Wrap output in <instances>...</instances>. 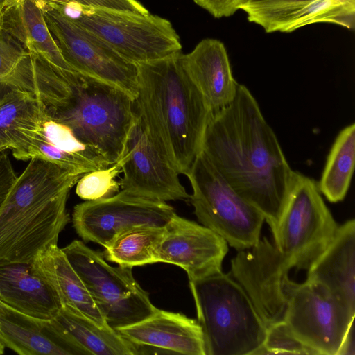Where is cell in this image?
Returning a JSON list of instances; mask_svg holds the SVG:
<instances>
[{
	"label": "cell",
	"instance_id": "obj_1",
	"mask_svg": "<svg viewBox=\"0 0 355 355\" xmlns=\"http://www.w3.org/2000/svg\"><path fill=\"white\" fill-rule=\"evenodd\" d=\"M201 151L232 188L263 214L273 234L295 171L244 85H239L231 103L213 113Z\"/></svg>",
	"mask_w": 355,
	"mask_h": 355
},
{
	"label": "cell",
	"instance_id": "obj_23",
	"mask_svg": "<svg viewBox=\"0 0 355 355\" xmlns=\"http://www.w3.org/2000/svg\"><path fill=\"white\" fill-rule=\"evenodd\" d=\"M1 31L29 52L40 53L60 68L73 71L54 41L38 0H12L3 11Z\"/></svg>",
	"mask_w": 355,
	"mask_h": 355
},
{
	"label": "cell",
	"instance_id": "obj_33",
	"mask_svg": "<svg viewBox=\"0 0 355 355\" xmlns=\"http://www.w3.org/2000/svg\"><path fill=\"white\" fill-rule=\"evenodd\" d=\"M354 321L348 327L336 355H354Z\"/></svg>",
	"mask_w": 355,
	"mask_h": 355
},
{
	"label": "cell",
	"instance_id": "obj_31",
	"mask_svg": "<svg viewBox=\"0 0 355 355\" xmlns=\"http://www.w3.org/2000/svg\"><path fill=\"white\" fill-rule=\"evenodd\" d=\"M245 0H193L215 18L227 17L239 9Z\"/></svg>",
	"mask_w": 355,
	"mask_h": 355
},
{
	"label": "cell",
	"instance_id": "obj_36",
	"mask_svg": "<svg viewBox=\"0 0 355 355\" xmlns=\"http://www.w3.org/2000/svg\"><path fill=\"white\" fill-rule=\"evenodd\" d=\"M4 349H5L4 345H3L1 343V341H0V354H3V352H4Z\"/></svg>",
	"mask_w": 355,
	"mask_h": 355
},
{
	"label": "cell",
	"instance_id": "obj_16",
	"mask_svg": "<svg viewBox=\"0 0 355 355\" xmlns=\"http://www.w3.org/2000/svg\"><path fill=\"white\" fill-rule=\"evenodd\" d=\"M239 9L266 33H291L318 23L355 26V0H245Z\"/></svg>",
	"mask_w": 355,
	"mask_h": 355
},
{
	"label": "cell",
	"instance_id": "obj_28",
	"mask_svg": "<svg viewBox=\"0 0 355 355\" xmlns=\"http://www.w3.org/2000/svg\"><path fill=\"white\" fill-rule=\"evenodd\" d=\"M123 159L105 168L89 171L81 176L76 187V194L83 200H97L110 197L120 190L116 178L122 173Z\"/></svg>",
	"mask_w": 355,
	"mask_h": 355
},
{
	"label": "cell",
	"instance_id": "obj_4",
	"mask_svg": "<svg viewBox=\"0 0 355 355\" xmlns=\"http://www.w3.org/2000/svg\"><path fill=\"white\" fill-rule=\"evenodd\" d=\"M82 175L30 159L0 209V261L31 263L40 250L57 244L69 220L70 190Z\"/></svg>",
	"mask_w": 355,
	"mask_h": 355
},
{
	"label": "cell",
	"instance_id": "obj_11",
	"mask_svg": "<svg viewBox=\"0 0 355 355\" xmlns=\"http://www.w3.org/2000/svg\"><path fill=\"white\" fill-rule=\"evenodd\" d=\"M283 320L291 331L318 355H336L354 312L322 284L306 279L281 283Z\"/></svg>",
	"mask_w": 355,
	"mask_h": 355
},
{
	"label": "cell",
	"instance_id": "obj_30",
	"mask_svg": "<svg viewBox=\"0 0 355 355\" xmlns=\"http://www.w3.org/2000/svg\"><path fill=\"white\" fill-rule=\"evenodd\" d=\"M28 51L11 36L0 31V85L8 86Z\"/></svg>",
	"mask_w": 355,
	"mask_h": 355
},
{
	"label": "cell",
	"instance_id": "obj_13",
	"mask_svg": "<svg viewBox=\"0 0 355 355\" xmlns=\"http://www.w3.org/2000/svg\"><path fill=\"white\" fill-rule=\"evenodd\" d=\"M175 213L165 201L121 189L110 197L76 205L72 222L84 241L106 248L117 235L130 229L166 226Z\"/></svg>",
	"mask_w": 355,
	"mask_h": 355
},
{
	"label": "cell",
	"instance_id": "obj_22",
	"mask_svg": "<svg viewBox=\"0 0 355 355\" xmlns=\"http://www.w3.org/2000/svg\"><path fill=\"white\" fill-rule=\"evenodd\" d=\"M0 300L31 317L49 320L62 304L33 271L31 263L0 261Z\"/></svg>",
	"mask_w": 355,
	"mask_h": 355
},
{
	"label": "cell",
	"instance_id": "obj_32",
	"mask_svg": "<svg viewBox=\"0 0 355 355\" xmlns=\"http://www.w3.org/2000/svg\"><path fill=\"white\" fill-rule=\"evenodd\" d=\"M6 150L0 152V209L17 178Z\"/></svg>",
	"mask_w": 355,
	"mask_h": 355
},
{
	"label": "cell",
	"instance_id": "obj_17",
	"mask_svg": "<svg viewBox=\"0 0 355 355\" xmlns=\"http://www.w3.org/2000/svg\"><path fill=\"white\" fill-rule=\"evenodd\" d=\"M116 331L137 347L184 355H205L200 324L180 313L157 308L149 317Z\"/></svg>",
	"mask_w": 355,
	"mask_h": 355
},
{
	"label": "cell",
	"instance_id": "obj_25",
	"mask_svg": "<svg viewBox=\"0 0 355 355\" xmlns=\"http://www.w3.org/2000/svg\"><path fill=\"white\" fill-rule=\"evenodd\" d=\"M355 162V124L342 129L329 150L318 188L330 202L342 201L348 191Z\"/></svg>",
	"mask_w": 355,
	"mask_h": 355
},
{
	"label": "cell",
	"instance_id": "obj_20",
	"mask_svg": "<svg viewBox=\"0 0 355 355\" xmlns=\"http://www.w3.org/2000/svg\"><path fill=\"white\" fill-rule=\"evenodd\" d=\"M308 280L326 287L355 313V220L338 226L327 249L307 270Z\"/></svg>",
	"mask_w": 355,
	"mask_h": 355
},
{
	"label": "cell",
	"instance_id": "obj_14",
	"mask_svg": "<svg viewBox=\"0 0 355 355\" xmlns=\"http://www.w3.org/2000/svg\"><path fill=\"white\" fill-rule=\"evenodd\" d=\"M157 252V263L184 270L189 280L202 279L222 271L228 252L227 242L209 228L176 213L164 227Z\"/></svg>",
	"mask_w": 355,
	"mask_h": 355
},
{
	"label": "cell",
	"instance_id": "obj_34",
	"mask_svg": "<svg viewBox=\"0 0 355 355\" xmlns=\"http://www.w3.org/2000/svg\"><path fill=\"white\" fill-rule=\"evenodd\" d=\"M12 0H0V31H1V15L3 10L6 7V6Z\"/></svg>",
	"mask_w": 355,
	"mask_h": 355
},
{
	"label": "cell",
	"instance_id": "obj_8",
	"mask_svg": "<svg viewBox=\"0 0 355 355\" xmlns=\"http://www.w3.org/2000/svg\"><path fill=\"white\" fill-rule=\"evenodd\" d=\"M185 175L192 188L189 199L201 225L238 252L259 242L263 214L232 188L201 150Z\"/></svg>",
	"mask_w": 355,
	"mask_h": 355
},
{
	"label": "cell",
	"instance_id": "obj_29",
	"mask_svg": "<svg viewBox=\"0 0 355 355\" xmlns=\"http://www.w3.org/2000/svg\"><path fill=\"white\" fill-rule=\"evenodd\" d=\"M266 335L259 354L318 355L316 352L297 338L282 320L266 327Z\"/></svg>",
	"mask_w": 355,
	"mask_h": 355
},
{
	"label": "cell",
	"instance_id": "obj_21",
	"mask_svg": "<svg viewBox=\"0 0 355 355\" xmlns=\"http://www.w3.org/2000/svg\"><path fill=\"white\" fill-rule=\"evenodd\" d=\"M31 264L33 272L49 288L62 306H69L98 325L109 327L83 280L57 244L40 250Z\"/></svg>",
	"mask_w": 355,
	"mask_h": 355
},
{
	"label": "cell",
	"instance_id": "obj_10",
	"mask_svg": "<svg viewBox=\"0 0 355 355\" xmlns=\"http://www.w3.org/2000/svg\"><path fill=\"white\" fill-rule=\"evenodd\" d=\"M121 158V189L165 202L189 199L161 135L138 96L134 123Z\"/></svg>",
	"mask_w": 355,
	"mask_h": 355
},
{
	"label": "cell",
	"instance_id": "obj_27",
	"mask_svg": "<svg viewBox=\"0 0 355 355\" xmlns=\"http://www.w3.org/2000/svg\"><path fill=\"white\" fill-rule=\"evenodd\" d=\"M7 92L0 98V142L15 149L21 140V131L38 118L41 108L30 92L5 87Z\"/></svg>",
	"mask_w": 355,
	"mask_h": 355
},
{
	"label": "cell",
	"instance_id": "obj_18",
	"mask_svg": "<svg viewBox=\"0 0 355 355\" xmlns=\"http://www.w3.org/2000/svg\"><path fill=\"white\" fill-rule=\"evenodd\" d=\"M184 69L214 113L234 100L239 83L233 76L223 42L204 39L187 54H182Z\"/></svg>",
	"mask_w": 355,
	"mask_h": 355
},
{
	"label": "cell",
	"instance_id": "obj_19",
	"mask_svg": "<svg viewBox=\"0 0 355 355\" xmlns=\"http://www.w3.org/2000/svg\"><path fill=\"white\" fill-rule=\"evenodd\" d=\"M46 329L74 355H136L137 346L109 327H101L76 309L63 305L46 320Z\"/></svg>",
	"mask_w": 355,
	"mask_h": 355
},
{
	"label": "cell",
	"instance_id": "obj_2",
	"mask_svg": "<svg viewBox=\"0 0 355 355\" xmlns=\"http://www.w3.org/2000/svg\"><path fill=\"white\" fill-rule=\"evenodd\" d=\"M24 88L43 112L69 127L110 166L123 156L135 121V98L121 89L76 71L44 64Z\"/></svg>",
	"mask_w": 355,
	"mask_h": 355
},
{
	"label": "cell",
	"instance_id": "obj_6",
	"mask_svg": "<svg viewBox=\"0 0 355 355\" xmlns=\"http://www.w3.org/2000/svg\"><path fill=\"white\" fill-rule=\"evenodd\" d=\"M205 355H256L266 325L243 287L230 274L189 281Z\"/></svg>",
	"mask_w": 355,
	"mask_h": 355
},
{
	"label": "cell",
	"instance_id": "obj_7",
	"mask_svg": "<svg viewBox=\"0 0 355 355\" xmlns=\"http://www.w3.org/2000/svg\"><path fill=\"white\" fill-rule=\"evenodd\" d=\"M76 24L90 32L135 64L181 51L180 37L166 19L73 3H55Z\"/></svg>",
	"mask_w": 355,
	"mask_h": 355
},
{
	"label": "cell",
	"instance_id": "obj_5",
	"mask_svg": "<svg viewBox=\"0 0 355 355\" xmlns=\"http://www.w3.org/2000/svg\"><path fill=\"white\" fill-rule=\"evenodd\" d=\"M182 51L137 63L138 97L144 103L180 174L201 150L213 112L184 69Z\"/></svg>",
	"mask_w": 355,
	"mask_h": 355
},
{
	"label": "cell",
	"instance_id": "obj_24",
	"mask_svg": "<svg viewBox=\"0 0 355 355\" xmlns=\"http://www.w3.org/2000/svg\"><path fill=\"white\" fill-rule=\"evenodd\" d=\"M46 320L26 315L0 300V341L20 355H74L46 327Z\"/></svg>",
	"mask_w": 355,
	"mask_h": 355
},
{
	"label": "cell",
	"instance_id": "obj_3",
	"mask_svg": "<svg viewBox=\"0 0 355 355\" xmlns=\"http://www.w3.org/2000/svg\"><path fill=\"white\" fill-rule=\"evenodd\" d=\"M338 225L316 182L295 171L273 243L263 238L236 256L237 272L252 293L279 292L291 268L308 270L333 240Z\"/></svg>",
	"mask_w": 355,
	"mask_h": 355
},
{
	"label": "cell",
	"instance_id": "obj_35",
	"mask_svg": "<svg viewBox=\"0 0 355 355\" xmlns=\"http://www.w3.org/2000/svg\"><path fill=\"white\" fill-rule=\"evenodd\" d=\"M8 149V148L7 146L0 142V152Z\"/></svg>",
	"mask_w": 355,
	"mask_h": 355
},
{
	"label": "cell",
	"instance_id": "obj_26",
	"mask_svg": "<svg viewBox=\"0 0 355 355\" xmlns=\"http://www.w3.org/2000/svg\"><path fill=\"white\" fill-rule=\"evenodd\" d=\"M164 227L146 225L126 230L117 235L102 254L105 259L130 268L157 263Z\"/></svg>",
	"mask_w": 355,
	"mask_h": 355
},
{
	"label": "cell",
	"instance_id": "obj_12",
	"mask_svg": "<svg viewBox=\"0 0 355 355\" xmlns=\"http://www.w3.org/2000/svg\"><path fill=\"white\" fill-rule=\"evenodd\" d=\"M38 1L62 58L73 71L117 87L135 99L137 97L139 83L136 64L123 58L51 3Z\"/></svg>",
	"mask_w": 355,
	"mask_h": 355
},
{
	"label": "cell",
	"instance_id": "obj_9",
	"mask_svg": "<svg viewBox=\"0 0 355 355\" xmlns=\"http://www.w3.org/2000/svg\"><path fill=\"white\" fill-rule=\"evenodd\" d=\"M83 280L107 325L115 330L137 323L157 308L135 279L132 268L113 267L102 253L79 240L62 248Z\"/></svg>",
	"mask_w": 355,
	"mask_h": 355
},
{
	"label": "cell",
	"instance_id": "obj_15",
	"mask_svg": "<svg viewBox=\"0 0 355 355\" xmlns=\"http://www.w3.org/2000/svg\"><path fill=\"white\" fill-rule=\"evenodd\" d=\"M12 151L17 159L38 157L83 175L110 166L98 152L79 140L69 127L50 118L42 109L37 119L21 131V141Z\"/></svg>",
	"mask_w": 355,
	"mask_h": 355
}]
</instances>
